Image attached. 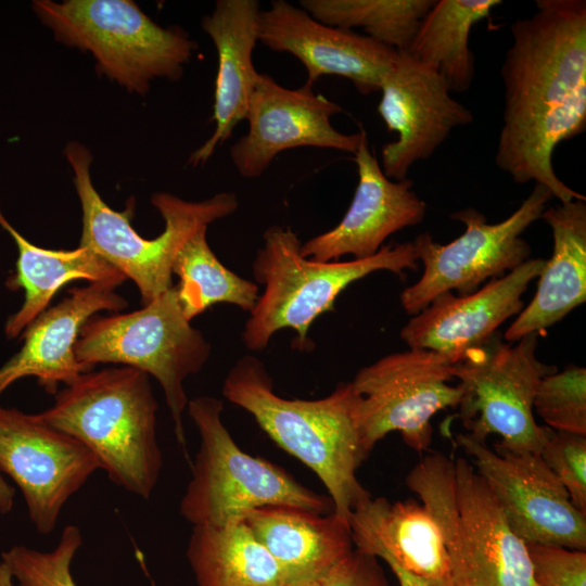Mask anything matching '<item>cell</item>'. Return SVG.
<instances>
[{"label":"cell","instance_id":"1","mask_svg":"<svg viewBox=\"0 0 586 586\" xmlns=\"http://www.w3.org/2000/svg\"><path fill=\"white\" fill-rule=\"evenodd\" d=\"M510 30L495 163L518 183L545 186L561 204L586 200L552 166L556 148L586 128V1L538 0Z\"/></svg>","mask_w":586,"mask_h":586},{"label":"cell","instance_id":"2","mask_svg":"<svg viewBox=\"0 0 586 586\" xmlns=\"http://www.w3.org/2000/svg\"><path fill=\"white\" fill-rule=\"evenodd\" d=\"M222 394L317 474L340 519L348 523L352 511L371 497L356 475L369 453L358 425L359 394L352 382L339 383L319 399H289L275 393L263 361L244 355L227 373Z\"/></svg>","mask_w":586,"mask_h":586},{"label":"cell","instance_id":"3","mask_svg":"<svg viewBox=\"0 0 586 586\" xmlns=\"http://www.w3.org/2000/svg\"><path fill=\"white\" fill-rule=\"evenodd\" d=\"M53 396L40 419L89 448L115 485L149 499L163 467L150 375L127 366L90 370Z\"/></svg>","mask_w":586,"mask_h":586},{"label":"cell","instance_id":"4","mask_svg":"<svg viewBox=\"0 0 586 586\" xmlns=\"http://www.w3.org/2000/svg\"><path fill=\"white\" fill-rule=\"evenodd\" d=\"M406 485L442 533L456 586H536L526 544L469 460L429 454L407 474Z\"/></svg>","mask_w":586,"mask_h":586},{"label":"cell","instance_id":"5","mask_svg":"<svg viewBox=\"0 0 586 586\" xmlns=\"http://www.w3.org/2000/svg\"><path fill=\"white\" fill-rule=\"evenodd\" d=\"M253 262L256 281L264 285L242 333L251 351L268 346L281 329L296 332L294 346L313 348L308 331L336 297L353 282L378 270L402 275L418 266L412 242L383 245L374 255L347 262H315L301 254L302 242L290 228L273 225L263 235Z\"/></svg>","mask_w":586,"mask_h":586},{"label":"cell","instance_id":"6","mask_svg":"<svg viewBox=\"0 0 586 586\" xmlns=\"http://www.w3.org/2000/svg\"><path fill=\"white\" fill-rule=\"evenodd\" d=\"M65 155L74 173V183L82 212L80 246L88 247L117 268L137 285L142 304H149L173 286L175 259L186 242L202 227L233 214L238 198L221 192L201 202H190L160 192L151 198L165 221L154 239L140 237L130 225L133 204L126 211L112 209L99 195L90 176L91 153L71 142Z\"/></svg>","mask_w":586,"mask_h":586},{"label":"cell","instance_id":"7","mask_svg":"<svg viewBox=\"0 0 586 586\" xmlns=\"http://www.w3.org/2000/svg\"><path fill=\"white\" fill-rule=\"evenodd\" d=\"M187 408L201 438L179 506L187 522L193 526L222 525L266 506L334 512L329 496L308 489L280 467L244 453L221 420L220 399L199 396L190 399Z\"/></svg>","mask_w":586,"mask_h":586},{"label":"cell","instance_id":"8","mask_svg":"<svg viewBox=\"0 0 586 586\" xmlns=\"http://www.w3.org/2000/svg\"><path fill=\"white\" fill-rule=\"evenodd\" d=\"M34 9L56 40L93 54L100 73L144 94L156 77L177 80L196 44L164 28L129 0H38Z\"/></svg>","mask_w":586,"mask_h":586},{"label":"cell","instance_id":"9","mask_svg":"<svg viewBox=\"0 0 586 586\" xmlns=\"http://www.w3.org/2000/svg\"><path fill=\"white\" fill-rule=\"evenodd\" d=\"M79 362L118 364L141 370L160 383L174 422L176 440L188 458L182 415L188 406L183 382L199 372L211 355V344L183 315L176 286L142 308L92 316L75 345Z\"/></svg>","mask_w":586,"mask_h":586},{"label":"cell","instance_id":"10","mask_svg":"<svg viewBox=\"0 0 586 586\" xmlns=\"http://www.w3.org/2000/svg\"><path fill=\"white\" fill-rule=\"evenodd\" d=\"M538 335L531 333L511 344L496 332L454 364L455 379L462 388L458 407L463 426L480 441L499 435L496 449L539 455L551 431L534 418L538 383L557 371L537 358Z\"/></svg>","mask_w":586,"mask_h":586},{"label":"cell","instance_id":"11","mask_svg":"<svg viewBox=\"0 0 586 586\" xmlns=\"http://www.w3.org/2000/svg\"><path fill=\"white\" fill-rule=\"evenodd\" d=\"M551 198L548 188L535 183L519 208L499 222L489 224L484 214L467 207L450 214L466 227L451 242L441 244L429 232L419 234L412 243L424 269L420 279L400 294L405 311L415 316L445 292L457 291L459 296L473 293L483 282L531 258V247L521 234L542 218Z\"/></svg>","mask_w":586,"mask_h":586},{"label":"cell","instance_id":"12","mask_svg":"<svg viewBox=\"0 0 586 586\" xmlns=\"http://www.w3.org/2000/svg\"><path fill=\"white\" fill-rule=\"evenodd\" d=\"M455 361L426 349L393 353L361 368L352 381L359 394L358 425L367 451L391 432H399L416 451L432 441L431 419L459 406L462 388L450 385Z\"/></svg>","mask_w":586,"mask_h":586},{"label":"cell","instance_id":"13","mask_svg":"<svg viewBox=\"0 0 586 586\" xmlns=\"http://www.w3.org/2000/svg\"><path fill=\"white\" fill-rule=\"evenodd\" d=\"M456 443L496 497L512 532L525 544L586 549V514L540 455L492 449L469 433Z\"/></svg>","mask_w":586,"mask_h":586},{"label":"cell","instance_id":"14","mask_svg":"<svg viewBox=\"0 0 586 586\" xmlns=\"http://www.w3.org/2000/svg\"><path fill=\"white\" fill-rule=\"evenodd\" d=\"M99 469L89 448L38 413L0 406V472L21 489L39 533L55 528L65 504Z\"/></svg>","mask_w":586,"mask_h":586},{"label":"cell","instance_id":"15","mask_svg":"<svg viewBox=\"0 0 586 586\" xmlns=\"http://www.w3.org/2000/svg\"><path fill=\"white\" fill-rule=\"evenodd\" d=\"M343 109L305 82L297 89L259 73L245 119L247 132L230 148V158L244 178L260 177L281 152L313 146L355 154L366 132L346 135L331 117Z\"/></svg>","mask_w":586,"mask_h":586},{"label":"cell","instance_id":"16","mask_svg":"<svg viewBox=\"0 0 586 586\" xmlns=\"http://www.w3.org/2000/svg\"><path fill=\"white\" fill-rule=\"evenodd\" d=\"M378 113L397 139L381 150V168L388 179L407 178L410 167L429 158L453 129L473 120L472 112L456 101L444 79L406 51L384 76Z\"/></svg>","mask_w":586,"mask_h":586},{"label":"cell","instance_id":"17","mask_svg":"<svg viewBox=\"0 0 586 586\" xmlns=\"http://www.w3.org/2000/svg\"><path fill=\"white\" fill-rule=\"evenodd\" d=\"M258 41L286 52L306 68V82L322 76L349 79L362 94L378 92L397 51L354 30L326 25L286 0L271 1L262 10Z\"/></svg>","mask_w":586,"mask_h":586},{"label":"cell","instance_id":"18","mask_svg":"<svg viewBox=\"0 0 586 586\" xmlns=\"http://www.w3.org/2000/svg\"><path fill=\"white\" fill-rule=\"evenodd\" d=\"M545 260L528 258L467 295L440 294L403 327L402 340L409 348L431 351L457 362L468 349L485 343L502 322L523 309L522 295L539 276Z\"/></svg>","mask_w":586,"mask_h":586},{"label":"cell","instance_id":"19","mask_svg":"<svg viewBox=\"0 0 586 586\" xmlns=\"http://www.w3.org/2000/svg\"><path fill=\"white\" fill-rule=\"evenodd\" d=\"M358 183L351 205L332 229L302 243L301 254L315 262H333L344 255L367 258L380 251L391 234L420 224L426 204L408 178L388 179L370 151L367 136L354 154Z\"/></svg>","mask_w":586,"mask_h":586},{"label":"cell","instance_id":"20","mask_svg":"<svg viewBox=\"0 0 586 586\" xmlns=\"http://www.w3.org/2000/svg\"><path fill=\"white\" fill-rule=\"evenodd\" d=\"M119 284L90 282L69 290L58 305L43 310L26 328L21 351L0 368V395L15 381L31 375L49 394L61 384L73 383L93 370L75 355V345L84 324L100 310L118 311L128 302L115 292Z\"/></svg>","mask_w":586,"mask_h":586},{"label":"cell","instance_id":"21","mask_svg":"<svg viewBox=\"0 0 586 586\" xmlns=\"http://www.w3.org/2000/svg\"><path fill=\"white\" fill-rule=\"evenodd\" d=\"M260 5L256 0H217L202 28L212 39L218 58L212 136L190 156L192 166L205 164L246 117L259 73L253 63L258 41Z\"/></svg>","mask_w":586,"mask_h":586},{"label":"cell","instance_id":"22","mask_svg":"<svg viewBox=\"0 0 586 586\" xmlns=\"http://www.w3.org/2000/svg\"><path fill=\"white\" fill-rule=\"evenodd\" d=\"M542 218L552 231V255L545 260L533 300L505 332L511 343L539 334L586 300V200L546 208Z\"/></svg>","mask_w":586,"mask_h":586},{"label":"cell","instance_id":"23","mask_svg":"<svg viewBox=\"0 0 586 586\" xmlns=\"http://www.w3.org/2000/svg\"><path fill=\"white\" fill-rule=\"evenodd\" d=\"M348 524L356 549L390 559L416 575H449L442 533L417 501L391 504L383 497H370L352 511Z\"/></svg>","mask_w":586,"mask_h":586},{"label":"cell","instance_id":"24","mask_svg":"<svg viewBox=\"0 0 586 586\" xmlns=\"http://www.w3.org/2000/svg\"><path fill=\"white\" fill-rule=\"evenodd\" d=\"M242 521L290 583L318 579L354 549L349 524L334 512L266 506L250 511Z\"/></svg>","mask_w":586,"mask_h":586},{"label":"cell","instance_id":"25","mask_svg":"<svg viewBox=\"0 0 586 586\" xmlns=\"http://www.w3.org/2000/svg\"><path fill=\"white\" fill-rule=\"evenodd\" d=\"M0 226L11 234L18 250L16 272L7 284L12 290L23 289L25 292L22 307L5 323L8 337H16L47 309L61 286L73 280L122 284L127 279L117 268L88 247L79 245L71 251H54L34 245L9 224L1 212Z\"/></svg>","mask_w":586,"mask_h":586},{"label":"cell","instance_id":"26","mask_svg":"<svg viewBox=\"0 0 586 586\" xmlns=\"http://www.w3.org/2000/svg\"><path fill=\"white\" fill-rule=\"evenodd\" d=\"M187 558L198 586L292 584L242 520L193 526Z\"/></svg>","mask_w":586,"mask_h":586},{"label":"cell","instance_id":"27","mask_svg":"<svg viewBox=\"0 0 586 586\" xmlns=\"http://www.w3.org/2000/svg\"><path fill=\"white\" fill-rule=\"evenodd\" d=\"M499 4L500 0L435 1L406 52L436 72L450 92L467 91L474 77L471 29Z\"/></svg>","mask_w":586,"mask_h":586},{"label":"cell","instance_id":"28","mask_svg":"<svg viewBox=\"0 0 586 586\" xmlns=\"http://www.w3.org/2000/svg\"><path fill=\"white\" fill-rule=\"evenodd\" d=\"M207 228L202 227L186 242L173 267L179 278L175 285L178 301L189 321L218 303L250 313L259 296L256 283L220 263L207 242Z\"/></svg>","mask_w":586,"mask_h":586},{"label":"cell","instance_id":"29","mask_svg":"<svg viewBox=\"0 0 586 586\" xmlns=\"http://www.w3.org/2000/svg\"><path fill=\"white\" fill-rule=\"evenodd\" d=\"M434 0H301L315 20L366 36L396 51H406Z\"/></svg>","mask_w":586,"mask_h":586},{"label":"cell","instance_id":"30","mask_svg":"<svg viewBox=\"0 0 586 586\" xmlns=\"http://www.w3.org/2000/svg\"><path fill=\"white\" fill-rule=\"evenodd\" d=\"M533 409L553 431L586 435V369L569 365L543 377Z\"/></svg>","mask_w":586,"mask_h":586},{"label":"cell","instance_id":"31","mask_svg":"<svg viewBox=\"0 0 586 586\" xmlns=\"http://www.w3.org/2000/svg\"><path fill=\"white\" fill-rule=\"evenodd\" d=\"M82 544L80 530L66 525L58 545L51 551H40L16 545L1 553L18 586H77L71 565Z\"/></svg>","mask_w":586,"mask_h":586},{"label":"cell","instance_id":"32","mask_svg":"<svg viewBox=\"0 0 586 586\" xmlns=\"http://www.w3.org/2000/svg\"><path fill=\"white\" fill-rule=\"evenodd\" d=\"M539 455L573 506L586 514V435L551 430Z\"/></svg>","mask_w":586,"mask_h":586},{"label":"cell","instance_id":"33","mask_svg":"<svg viewBox=\"0 0 586 586\" xmlns=\"http://www.w3.org/2000/svg\"><path fill=\"white\" fill-rule=\"evenodd\" d=\"M536 586H586V552L555 545L526 544Z\"/></svg>","mask_w":586,"mask_h":586},{"label":"cell","instance_id":"34","mask_svg":"<svg viewBox=\"0 0 586 586\" xmlns=\"http://www.w3.org/2000/svg\"><path fill=\"white\" fill-rule=\"evenodd\" d=\"M317 582L318 586H390L378 558L356 548L333 564Z\"/></svg>","mask_w":586,"mask_h":586},{"label":"cell","instance_id":"35","mask_svg":"<svg viewBox=\"0 0 586 586\" xmlns=\"http://www.w3.org/2000/svg\"><path fill=\"white\" fill-rule=\"evenodd\" d=\"M394 575L399 586H456L449 575L442 577H424L408 572L390 559L384 560Z\"/></svg>","mask_w":586,"mask_h":586},{"label":"cell","instance_id":"36","mask_svg":"<svg viewBox=\"0 0 586 586\" xmlns=\"http://www.w3.org/2000/svg\"><path fill=\"white\" fill-rule=\"evenodd\" d=\"M15 489L2 476L0 472V512L8 513L14 505Z\"/></svg>","mask_w":586,"mask_h":586},{"label":"cell","instance_id":"37","mask_svg":"<svg viewBox=\"0 0 586 586\" xmlns=\"http://www.w3.org/2000/svg\"><path fill=\"white\" fill-rule=\"evenodd\" d=\"M14 578L8 566L0 561V586H15Z\"/></svg>","mask_w":586,"mask_h":586},{"label":"cell","instance_id":"38","mask_svg":"<svg viewBox=\"0 0 586 586\" xmlns=\"http://www.w3.org/2000/svg\"><path fill=\"white\" fill-rule=\"evenodd\" d=\"M288 586H318L317 579H310V581H303L297 583H292Z\"/></svg>","mask_w":586,"mask_h":586}]
</instances>
